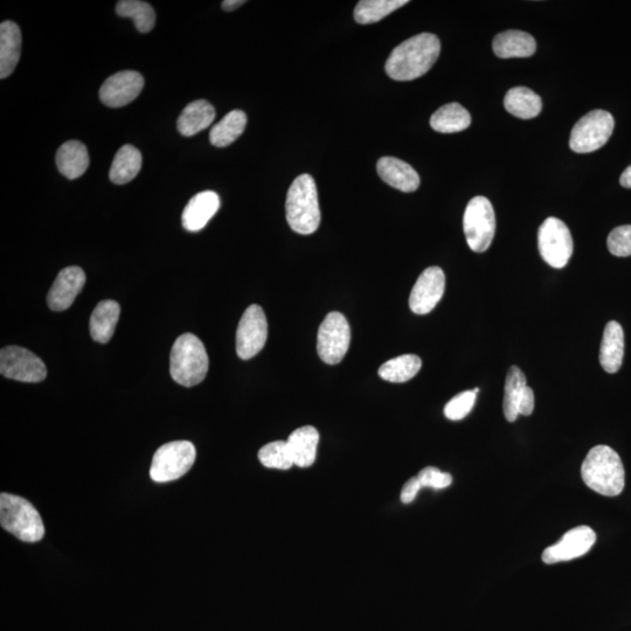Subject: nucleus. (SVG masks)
I'll use <instances>...</instances> for the list:
<instances>
[{
    "label": "nucleus",
    "instance_id": "4c0bfd02",
    "mask_svg": "<svg viewBox=\"0 0 631 631\" xmlns=\"http://www.w3.org/2000/svg\"><path fill=\"white\" fill-rule=\"evenodd\" d=\"M533 411H535V393L531 387L526 386L522 399L519 401L518 412L519 415L529 416Z\"/></svg>",
    "mask_w": 631,
    "mask_h": 631
},
{
    "label": "nucleus",
    "instance_id": "412c9836",
    "mask_svg": "<svg viewBox=\"0 0 631 631\" xmlns=\"http://www.w3.org/2000/svg\"><path fill=\"white\" fill-rule=\"evenodd\" d=\"M294 464L300 468H309L316 461L320 433L312 426H304L291 433L287 440Z\"/></svg>",
    "mask_w": 631,
    "mask_h": 631
},
{
    "label": "nucleus",
    "instance_id": "ea45409f",
    "mask_svg": "<svg viewBox=\"0 0 631 631\" xmlns=\"http://www.w3.org/2000/svg\"><path fill=\"white\" fill-rule=\"evenodd\" d=\"M246 2L245 0H225V2H223V9L225 11H234L240 8V6L244 5Z\"/></svg>",
    "mask_w": 631,
    "mask_h": 631
},
{
    "label": "nucleus",
    "instance_id": "9d476101",
    "mask_svg": "<svg viewBox=\"0 0 631 631\" xmlns=\"http://www.w3.org/2000/svg\"><path fill=\"white\" fill-rule=\"evenodd\" d=\"M351 343V329L341 312H330L322 322L317 336V351L324 363L342 362Z\"/></svg>",
    "mask_w": 631,
    "mask_h": 631
},
{
    "label": "nucleus",
    "instance_id": "393cba45",
    "mask_svg": "<svg viewBox=\"0 0 631 631\" xmlns=\"http://www.w3.org/2000/svg\"><path fill=\"white\" fill-rule=\"evenodd\" d=\"M57 166L68 179L80 178L89 168L90 158L86 145L79 141L62 144L57 152Z\"/></svg>",
    "mask_w": 631,
    "mask_h": 631
},
{
    "label": "nucleus",
    "instance_id": "2f4dec72",
    "mask_svg": "<svg viewBox=\"0 0 631 631\" xmlns=\"http://www.w3.org/2000/svg\"><path fill=\"white\" fill-rule=\"evenodd\" d=\"M407 0H362L355 9L358 24H374L406 5Z\"/></svg>",
    "mask_w": 631,
    "mask_h": 631
},
{
    "label": "nucleus",
    "instance_id": "a211bd4d",
    "mask_svg": "<svg viewBox=\"0 0 631 631\" xmlns=\"http://www.w3.org/2000/svg\"><path fill=\"white\" fill-rule=\"evenodd\" d=\"M378 175L384 182L401 192L419 189L420 177L411 165L399 158L383 157L377 164Z\"/></svg>",
    "mask_w": 631,
    "mask_h": 631
},
{
    "label": "nucleus",
    "instance_id": "39448f33",
    "mask_svg": "<svg viewBox=\"0 0 631 631\" xmlns=\"http://www.w3.org/2000/svg\"><path fill=\"white\" fill-rule=\"evenodd\" d=\"M0 524L25 543L40 542L45 536L43 519L37 509L27 499L16 495L0 496Z\"/></svg>",
    "mask_w": 631,
    "mask_h": 631
},
{
    "label": "nucleus",
    "instance_id": "aec40b11",
    "mask_svg": "<svg viewBox=\"0 0 631 631\" xmlns=\"http://www.w3.org/2000/svg\"><path fill=\"white\" fill-rule=\"evenodd\" d=\"M492 48L498 58H529L536 53L537 43L531 34L511 30L499 33L492 43Z\"/></svg>",
    "mask_w": 631,
    "mask_h": 631
},
{
    "label": "nucleus",
    "instance_id": "f257e3e1",
    "mask_svg": "<svg viewBox=\"0 0 631 631\" xmlns=\"http://www.w3.org/2000/svg\"><path fill=\"white\" fill-rule=\"evenodd\" d=\"M441 43L432 33H421L395 47L387 59L385 71L395 81L421 78L438 60Z\"/></svg>",
    "mask_w": 631,
    "mask_h": 631
},
{
    "label": "nucleus",
    "instance_id": "0eeeda50",
    "mask_svg": "<svg viewBox=\"0 0 631 631\" xmlns=\"http://www.w3.org/2000/svg\"><path fill=\"white\" fill-rule=\"evenodd\" d=\"M463 228L471 251H488L496 234V216L489 199L475 197L469 201L464 212Z\"/></svg>",
    "mask_w": 631,
    "mask_h": 631
},
{
    "label": "nucleus",
    "instance_id": "c756f323",
    "mask_svg": "<svg viewBox=\"0 0 631 631\" xmlns=\"http://www.w3.org/2000/svg\"><path fill=\"white\" fill-rule=\"evenodd\" d=\"M420 357L404 355L388 360L379 369V376L390 383H406L413 379L421 370Z\"/></svg>",
    "mask_w": 631,
    "mask_h": 631
},
{
    "label": "nucleus",
    "instance_id": "cd10ccee",
    "mask_svg": "<svg viewBox=\"0 0 631 631\" xmlns=\"http://www.w3.org/2000/svg\"><path fill=\"white\" fill-rule=\"evenodd\" d=\"M471 124L468 110L460 103H449L433 114L431 127L441 134H455L466 130Z\"/></svg>",
    "mask_w": 631,
    "mask_h": 631
},
{
    "label": "nucleus",
    "instance_id": "9b49d317",
    "mask_svg": "<svg viewBox=\"0 0 631 631\" xmlns=\"http://www.w3.org/2000/svg\"><path fill=\"white\" fill-rule=\"evenodd\" d=\"M0 373L22 383H40L47 377L43 360L20 346H6L0 352Z\"/></svg>",
    "mask_w": 631,
    "mask_h": 631
},
{
    "label": "nucleus",
    "instance_id": "f704fd0d",
    "mask_svg": "<svg viewBox=\"0 0 631 631\" xmlns=\"http://www.w3.org/2000/svg\"><path fill=\"white\" fill-rule=\"evenodd\" d=\"M478 392H480V390L475 388L473 391L457 394L445 407V415L447 418L452 421H459L466 418V416L473 411Z\"/></svg>",
    "mask_w": 631,
    "mask_h": 631
},
{
    "label": "nucleus",
    "instance_id": "58836bf2",
    "mask_svg": "<svg viewBox=\"0 0 631 631\" xmlns=\"http://www.w3.org/2000/svg\"><path fill=\"white\" fill-rule=\"evenodd\" d=\"M421 489L422 487L418 480V477L411 478V480L406 482L404 488H402L400 496L401 502L404 504L412 503L416 496H418Z\"/></svg>",
    "mask_w": 631,
    "mask_h": 631
},
{
    "label": "nucleus",
    "instance_id": "f3484780",
    "mask_svg": "<svg viewBox=\"0 0 631 631\" xmlns=\"http://www.w3.org/2000/svg\"><path fill=\"white\" fill-rule=\"evenodd\" d=\"M221 205L218 193L213 191L199 192L186 205L182 216V224L186 231L199 232L208 224Z\"/></svg>",
    "mask_w": 631,
    "mask_h": 631
},
{
    "label": "nucleus",
    "instance_id": "20e7f679",
    "mask_svg": "<svg viewBox=\"0 0 631 631\" xmlns=\"http://www.w3.org/2000/svg\"><path fill=\"white\" fill-rule=\"evenodd\" d=\"M207 352L197 336L184 334L173 344L170 357V373L173 380L185 387L196 386L208 371Z\"/></svg>",
    "mask_w": 631,
    "mask_h": 631
},
{
    "label": "nucleus",
    "instance_id": "a878e982",
    "mask_svg": "<svg viewBox=\"0 0 631 631\" xmlns=\"http://www.w3.org/2000/svg\"><path fill=\"white\" fill-rule=\"evenodd\" d=\"M504 107L518 119L531 120L542 113L543 102L542 97L532 92L531 89L516 87L506 93Z\"/></svg>",
    "mask_w": 631,
    "mask_h": 631
},
{
    "label": "nucleus",
    "instance_id": "f03ea898",
    "mask_svg": "<svg viewBox=\"0 0 631 631\" xmlns=\"http://www.w3.org/2000/svg\"><path fill=\"white\" fill-rule=\"evenodd\" d=\"M581 476L589 489L607 497L619 496L626 483V471L619 454L608 446H596L586 456Z\"/></svg>",
    "mask_w": 631,
    "mask_h": 631
},
{
    "label": "nucleus",
    "instance_id": "7ed1b4c3",
    "mask_svg": "<svg viewBox=\"0 0 631 631\" xmlns=\"http://www.w3.org/2000/svg\"><path fill=\"white\" fill-rule=\"evenodd\" d=\"M286 216L291 230L298 234L309 235L320 227L321 210L317 187L314 178L307 173L297 177L290 186Z\"/></svg>",
    "mask_w": 631,
    "mask_h": 631
},
{
    "label": "nucleus",
    "instance_id": "5701e85b",
    "mask_svg": "<svg viewBox=\"0 0 631 631\" xmlns=\"http://www.w3.org/2000/svg\"><path fill=\"white\" fill-rule=\"evenodd\" d=\"M214 117H216V110L210 102L193 101L180 114L177 121L178 131L185 137H192L210 127Z\"/></svg>",
    "mask_w": 631,
    "mask_h": 631
},
{
    "label": "nucleus",
    "instance_id": "7c9ffc66",
    "mask_svg": "<svg viewBox=\"0 0 631 631\" xmlns=\"http://www.w3.org/2000/svg\"><path fill=\"white\" fill-rule=\"evenodd\" d=\"M526 386L528 384H526V377L523 371L517 366L510 367L508 376H506L503 401L504 415L509 422L516 421L518 418L519 401L522 399Z\"/></svg>",
    "mask_w": 631,
    "mask_h": 631
},
{
    "label": "nucleus",
    "instance_id": "1a4fd4ad",
    "mask_svg": "<svg viewBox=\"0 0 631 631\" xmlns=\"http://www.w3.org/2000/svg\"><path fill=\"white\" fill-rule=\"evenodd\" d=\"M538 247L547 265L557 269L566 267L573 254L570 228L558 218L546 219L539 228Z\"/></svg>",
    "mask_w": 631,
    "mask_h": 631
},
{
    "label": "nucleus",
    "instance_id": "bb28decb",
    "mask_svg": "<svg viewBox=\"0 0 631 631\" xmlns=\"http://www.w3.org/2000/svg\"><path fill=\"white\" fill-rule=\"evenodd\" d=\"M142 169L141 151L127 144L117 151L112 168H110V180L116 185H124L134 180Z\"/></svg>",
    "mask_w": 631,
    "mask_h": 631
},
{
    "label": "nucleus",
    "instance_id": "a19ab883",
    "mask_svg": "<svg viewBox=\"0 0 631 631\" xmlns=\"http://www.w3.org/2000/svg\"><path fill=\"white\" fill-rule=\"evenodd\" d=\"M620 183L626 189H631V165L622 173Z\"/></svg>",
    "mask_w": 631,
    "mask_h": 631
},
{
    "label": "nucleus",
    "instance_id": "6ab92c4d",
    "mask_svg": "<svg viewBox=\"0 0 631 631\" xmlns=\"http://www.w3.org/2000/svg\"><path fill=\"white\" fill-rule=\"evenodd\" d=\"M22 31L15 22L0 25V79L4 80L15 72L22 55Z\"/></svg>",
    "mask_w": 631,
    "mask_h": 631
},
{
    "label": "nucleus",
    "instance_id": "f8f14e48",
    "mask_svg": "<svg viewBox=\"0 0 631 631\" xmlns=\"http://www.w3.org/2000/svg\"><path fill=\"white\" fill-rule=\"evenodd\" d=\"M268 323L265 311L258 304L248 307L237 331V353L241 359H252L265 348Z\"/></svg>",
    "mask_w": 631,
    "mask_h": 631
},
{
    "label": "nucleus",
    "instance_id": "ddd939ff",
    "mask_svg": "<svg viewBox=\"0 0 631 631\" xmlns=\"http://www.w3.org/2000/svg\"><path fill=\"white\" fill-rule=\"evenodd\" d=\"M446 289V276L439 267H429L419 276L409 296V308L416 315H427L439 304Z\"/></svg>",
    "mask_w": 631,
    "mask_h": 631
},
{
    "label": "nucleus",
    "instance_id": "2eb2a0df",
    "mask_svg": "<svg viewBox=\"0 0 631 631\" xmlns=\"http://www.w3.org/2000/svg\"><path fill=\"white\" fill-rule=\"evenodd\" d=\"M144 88L142 74L135 71H122L104 81L100 89V99L110 108H122L135 101Z\"/></svg>",
    "mask_w": 631,
    "mask_h": 631
},
{
    "label": "nucleus",
    "instance_id": "4468645a",
    "mask_svg": "<svg viewBox=\"0 0 631 631\" xmlns=\"http://www.w3.org/2000/svg\"><path fill=\"white\" fill-rule=\"evenodd\" d=\"M596 542V535L589 526H578L565 533L556 545L547 547L543 561L547 565L563 563L585 556Z\"/></svg>",
    "mask_w": 631,
    "mask_h": 631
},
{
    "label": "nucleus",
    "instance_id": "473e14b6",
    "mask_svg": "<svg viewBox=\"0 0 631 631\" xmlns=\"http://www.w3.org/2000/svg\"><path fill=\"white\" fill-rule=\"evenodd\" d=\"M116 13L120 17L133 19L136 29L141 33H149L156 25L155 10L141 0H121L116 4Z\"/></svg>",
    "mask_w": 631,
    "mask_h": 631
},
{
    "label": "nucleus",
    "instance_id": "6e6552de",
    "mask_svg": "<svg viewBox=\"0 0 631 631\" xmlns=\"http://www.w3.org/2000/svg\"><path fill=\"white\" fill-rule=\"evenodd\" d=\"M615 121L606 110H593L575 124L570 140V147L577 154H589L599 150L612 136Z\"/></svg>",
    "mask_w": 631,
    "mask_h": 631
},
{
    "label": "nucleus",
    "instance_id": "72a5a7b5",
    "mask_svg": "<svg viewBox=\"0 0 631 631\" xmlns=\"http://www.w3.org/2000/svg\"><path fill=\"white\" fill-rule=\"evenodd\" d=\"M259 460L269 469L289 470L295 466L287 441L270 442L263 446L259 452Z\"/></svg>",
    "mask_w": 631,
    "mask_h": 631
},
{
    "label": "nucleus",
    "instance_id": "423d86ee",
    "mask_svg": "<svg viewBox=\"0 0 631 631\" xmlns=\"http://www.w3.org/2000/svg\"><path fill=\"white\" fill-rule=\"evenodd\" d=\"M196 448L189 441L166 443L157 450L150 468L151 480L168 483L189 473L196 461Z\"/></svg>",
    "mask_w": 631,
    "mask_h": 631
},
{
    "label": "nucleus",
    "instance_id": "dca6fc26",
    "mask_svg": "<svg viewBox=\"0 0 631 631\" xmlns=\"http://www.w3.org/2000/svg\"><path fill=\"white\" fill-rule=\"evenodd\" d=\"M86 283V274L80 267L62 269L47 296V304L53 311L71 307Z\"/></svg>",
    "mask_w": 631,
    "mask_h": 631
},
{
    "label": "nucleus",
    "instance_id": "c85d7f7f",
    "mask_svg": "<svg viewBox=\"0 0 631 631\" xmlns=\"http://www.w3.org/2000/svg\"><path fill=\"white\" fill-rule=\"evenodd\" d=\"M247 115L242 110H233L214 126L210 133V142L214 147L226 148L244 134Z\"/></svg>",
    "mask_w": 631,
    "mask_h": 631
},
{
    "label": "nucleus",
    "instance_id": "b1692460",
    "mask_svg": "<svg viewBox=\"0 0 631 631\" xmlns=\"http://www.w3.org/2000/svg\"><path fill=\"white\" fill-rule=\"evenodd\" d=\"M120 312V304L115 301H102L96 305L89 323L90 335L95 342L106 344L112 339Z\"/></svg>",
    "mask_w": 631,
    "mask_h": 631
},
{
    "label": "nucleus",
    "instance_id": "c9c22d12",
    "mask_svg": "<svg viewBox=\"0 0 631 631\" xmlns=\"http://www.w3.org/2000/svg\"><path fill=\"white\" fill-rule=\"evenodd\" d=\"M609 252L617 258L631 255V225L614 228L607 239Z\"/></svg>",
    "mask_w": 631,
    "mask_h": 631
},
{
    "label": "nucleus",
    "instance_id": "e433bc0d",
    "mask_svg": "<svg viewBox=\"0 0 631 631\" xmlns=\"http://www.w3.org/2000/svg\"><path fill=\"white\" fill-rule=\"evenodd\" d=\"M416 477H418L422 488L441 490L448 488L453 483L452 475L442 473L441 470L434 467L422 469Z\"/></svg>",
    "mask_w": 631,
    "mask_h": 631
},
{
    "label": "nucleus",
    "instance_id": "4be33fe9",
    "mask_svg": "<svg viewBox=\"0 0 631 631\" xmlns=\"http://www.w3.org/2000/svg\"><path fill=\"white\" fill-rule=\"evenodd\" d=\"M624 357V332L615 321L609 322L603 332L600 364L607 373L619 372Z\"/></svg>",
    "mask_w": 631,
    "mask_h": 631
}]
</instances>
